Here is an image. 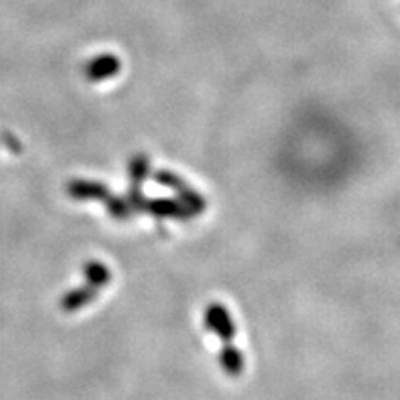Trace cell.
Listing matches in <instances>:
<instances>
[{
    "instance_id": "obj_1",
    "label": "cell",
    "mask_w": 400,
    "mask_h": 400,
    "mask_svg": "<svg viewBox=\"0 0 400 400\" xmlns=\"http://www.w3.org/2000/svg\"><path fill=\"white\" fill-rule=\"evenodd\" d=\"M204 323L206 328L210 330V332L217 333L226 343L235 335V326H233L232 317H230L228 310H226L223 304H217V302H215V304L208 306L204 313Z\"/></svg>"
},
{
    "instance_id": "obj_2",
    "label": "cell",
    "mask_w": 400,
    "mask_h": 400,
    "mask_svg": "<svg viewBox=\"0 0 400 400\" xmlns=\"http://www.w3.org/2000/svg\"><path fill=\"white\" fill-rule=\"evenodd\" d=\"M121 71V60L115 54H99L87 62L84 67V74L91 82H104L117 77Z\"/></svg>"
},
{
    "instance_id": "obj_3",
    "label": "cell",
    "mask_w": 400,
    "mask_h": 400,
    "mask_svg": "<svg viewBox=\"0 0 400 400\" xmlns=\"http://www.w3.org/2000/svg\"><path fill=\"white\" fill-rule=\"evenodd\" d=\"M145 210L157 215V217H174V219H189L193 215L184 204H178L174 200L167 199L148 200V202H145Z\"/></svg>"
},
{
    "instance_id": "obj_4",
    "label": "cell",
    "mask_w": 400,
    "mask_h": 400,
    "mask_svg": "<svg viewBox=\"0 0 400 400\" xmlns=\"http://www.w3.org/2000/svg\"><path fill=\"white\" fill-rule=\"evenodd\" d=\"M69 195L74 196V199H106L108 196V191L104 186H100L96 182H84L77 180L69 184Z\"/></svg>"
},
{
    "instance_id": "obj_5",
    "label": "cell",
    "mask_w": 400,
    "mask_h": 400,
    "mask_svg": "<svg viewBox=\"0 0 400 400\" xmlns=\"http://www.w3.org/2000/svg\"><path fill=\"white\" fill-rule=\"evenodd\" d=\"M221 365H223V369L226 371V374H230V377H239V374L243 372L245 365L241 350H238V348L232 347V345H226V347L223 348V352H221Z\"/></svg>"
},
{
    "instance_id": "obj_6",
    "label": "cell",
    "mask_w": 400,
    "mask_h": 400,
    "mask_svg": "<svg viewBox=\"0 0 400 400\" xmlns=\"http://www.w3.org/2000/svg\"><path fill=\"white\" fill-rule=\"evenodd\" d=\"M93 296H95V291L87 289V287H84V289L71 291V293H67V296L63 299V302H62L63 310H67V311L78 310V308H82V306H86L87 302H91Z\"/></svg>"
},
{
    "instance_id": "obj_7",
    "label": "cell",
    "mask_w": 400,
    "mask_h": 400,
    "mask_svg": "<svg viewBox=\"0 0 400 400\" xmlns=\"http://www.w3.org/2000/svg\"><path fill=\"white\" fill-rule=\"evenodd\" d=\"M84 274L89 280L91 286H106L108 280H110V271L108 267L102 265L99 262H91L87 263L86 269H84Z\"/></svg>"
},
{
    "instance_id": "obj_8",
    "label": "cell",
    "mask_w": 400,
    "mask_h": 400,
    "mask_svg": "<svg viewBox=\"0 0 400 400\" xmlns=\"http://www.w3.org/2000/svg\"><path fill=\"white\" fill-rule=\"evenodd\" d=\"M148 171H150V163H148V160L145 156H138L132 162V165H130V177H132V180L138 182V184L148 177Z\"/></svg>"
},
{
    "instance_id": "obj_9",
    "label": "cell",
    "mask_w": 400,
    "mask_h": 400,
    "mask_svg": "<svg viewBox=\"0 0 400 400\" xmlns=\"http://www.w3.org/2000/svg\"><path fill=\"white\" fill-rule=\"evenodd\" d=\"M108 210H110V213L113 215V217H117V219H124V217H128V213H130L128 204H126L124 200H119V199L108 200Z\"/></svg>"
}]
</instances>
